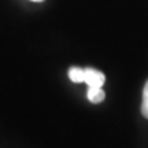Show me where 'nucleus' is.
<instances>
[{"mask_svg": "<svg viewBox=\"0 0 148 148\" xmlns=\"http://www.w3.org/2000/svg\"><path fill=\"white\" fill-rule=\"evenodd\" d=\"M104 81H106V77L104 74L97 71L95 69H85L84 73V82L88 85V88H103L104 85Z\"/></svg>", "mask_w": 148, "mask_h": 148, "instance_id": "f257e3e1", "label": "nucleus"}, {"mask_svg": "<svg viewBox=\"0 0 148 148\" xmlns=\"http://www.w3.org/2000/svg\"><path fill=\"white\" fill-rule=\"evenodd\" d=\"M86 95H88V100L92 101V103H100L106 97V93H104L103 88H95V86L88 88V93Z\"/></svg>", "mask_w": 148, "mask_h": 148, "instance_id": "f03ea898", "label": "nucleus"}, {"mask_svg": "<svg viewBox=\"0 0 148 148\" xmlns=\"http://www.w3.org/2000/svg\"><path fill=\"white\" fill-rule=\"evenodd\" d=\"M84 73L85 69L81 67H71L69 70V78L73 82H84Z\"/></svg>", "mask_w": 148, "mask_h": 148, "instance_id": "7ed1b4c3", "label": "nucleus"}, {"mask_svg": "<svg viewBox=\"0 0 148 148\" xmlns=\"http://www.w3.org/2000/svg\"><path fill=\"white\" fill-rule=\"evenodd\" d=\"M141 112L143 115L148 119V81L143 90V104H141Z\"/></svg>", "mask_w": 148, "mask_h": 148, "instance_id": "20e7f679", "label": "nucleus"}, {"mask_svg": "<svg viewBox=\"0 0 148 148\" xmlns=\"http://www.w3.org/2000/svg\"><path fill=\"white\" fill-rule=\"evenodd\" d=\"M32 1H44V0H32Z\"/></svg>", "mask_w": 148, "mask_h": 148, "instance_id": "39448f33", "label": "nucleus"}]
</instances>
